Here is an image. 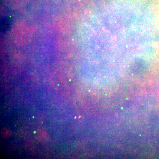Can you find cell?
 <instances>
[{
	"mask_svg": "<svg viewBox=\"0 0 159 159\" xmlns=\"http://www.w3.org/2000/svg\"><path fill=\"white\" fill-rule=\"evenodd\" d=\"M1 134L3 138H7L10 136L11 132L7 128L4 127L1 130Z\"/></svg>",
	"mask_w": 159,
	"mask_h": 159,
	"instance_id": "2",
	"label": "cell"
},
{
	"mask_svg": "<svg viewBox=\"0 0 159 159\" xmlns=\"http://www.w3.org/2000/svg\"><path fill=\"white\" fill-rule=\"evenodd\" d=\"M11 25V21L8 18H2L0 21V29L1 32L6 33L10 29Z\"/></svg>",
	"mask_w": 159,
	"mask_h": 159,
	"instance_id": "1",
	"label": "cell"
}]
</instances>
